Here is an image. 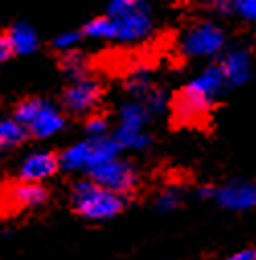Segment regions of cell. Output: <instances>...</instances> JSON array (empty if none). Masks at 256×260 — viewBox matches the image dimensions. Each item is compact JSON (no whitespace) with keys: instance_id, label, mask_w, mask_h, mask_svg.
Segmentation results:
<instances>
[{"instance_id":"obj_1","label":"cell","mask_w":256,"mask_h":260,"mask_svg":"<svg viewBox=\"0 0 256 260\" xmlns=\"http://www.w3.org/2000/svg\"><path fill=\"white\" fill-rule=\"evenodd\" d=\"M228 88L223 72L219 63H209V66L197 74L172 101V117L178 123H195L209 115L211 107L215 105L217 96Z\"/></svg>"},{"instance_id":"obj_2","label":"cell","mask_w":256,"mask_h":260,"mask_svg":"<svg viewBox=\"0 0 256 260\" xmlns=\"http://www.w3.org/2000/svg\"><path fill=\"white\" fill-rule=\"evenodd\" d=\"M72 205L76 213L88 221H107L123 211L125 197L99 186L90 178H84L72 188Z\"/></svg>"},{"instance_id":"obj_3","label":"cell","mask_w":256,"mask_h":260,"mask_svg":"<svg viewBox=\"0 0 256 260\" xmlns=\"http://www.w3.org/2000/svg\"><path fill=\"white\" fill-rule=\"evenodd\" d=\"M13 119L19 121L27 129V134L37 140H47L51 136H57L66 127L63 113L57 107H53L49 101L39 96L21 101L15 109Z\"/></svg>"},{"instance_id":"obj_4","label":"cell","mask_w":256,"mask_h":260,"mask_svg":"<svg viewBox=\"0 0 256 260\" xmlns=\"http://www.w3.org/2000/svg\"><path fill=\"white\" fill-rule=\"evenodd\" d=\"M119 144L111 138H88L82 142H76L72 146H68L63 150L57 160H59V168L68 170V172H78V170H92L99 164H105L113 158H119Z\"/></svg>"},{"instance_id":"obj_5","label":"cell","mask_w":256,"mask_h":260,"mask_svg":"<svg viewBox=\"0 0 256 260\" xmlns=\"http://www.w3.org/2000/svg\"><path fill=\"white\" fill-rule=\"evenodd\" d=\"M109 19L113 25V41L136 43L146 39L154 31V13H152L150 0H140L132 11H127L119 17H109Z\"/></svg>"},{"instance_id":"obj_6","label":"cell","mask_w":256,"mask_h":260,"mask_svg":"<svg viewBox=\"0 0 256 260\" xmlns=\"http://www.w3.org/2000/svg\"><path fill=\"white\" fill-rule=\"evenodd\" d=\"M226 47V33L211 21L188 27L180 39V51L186 57H215Z\"/></svg>"},{"instance_id":"obj_7","label":"cell","mask_w":256,"mask_h":260,"mask_svg":"<svg viewBox=\"0 0 256 260\" xmlns=\"http://www.w3.org/2000/svg\"><path fill=\"white\" fill-rule=\"evenodd\" d=\"M88 178L92 182H97L99 186L121 194V197L134 192L140 182V174H138L136 166L127 160H121V158H113L105 164L94 166L92 170H88Z\"/></svg>"},{"instance_id":"obj_8","label":"cell","mask_w":256,"mask_h":260,"mask_svg":"<svg viewBox=\"0 0 256 260\" xmlns=\"http://www.w3.org/2000/svg\"><path fill=\"white\" fill-rule=\"evenodd\" d=\"M103 101V86L92 78H78L61 94V107L70 115L88 117L92 115Z\"/></svg>"},{"instance_id":"obj_9","label":"cell","mask_w":256,"mask_h":260,"mask_svg":"<svg viewBox=\"0 0 256 260\" xmlns=\"http://www.w3.org/2000/svg\"><path fill=\"white\" fill-rule=\"evenodd\" d=\"M211 199L230 211H246L256 207V184L248 180H230L221 186H213Z\"/></svg>"},{"instance_id":"obj_10","label":"cell","mask_w":256,"mask_h":260,"mask_svg":"<svg viewBox=\"0 0 256 260\" xmlns=\"http://www.w3.org/2000/svg\"><path fill=\"white\" fill-rule=\"evenodd\" d=\"M217 63H219V68L223 72V78H226L228 88L242 86L252 76V57H250V51L246 47H234V49H230Z\"/></svg>"},{"instance_id":"obj_11","label":"cell","mask_w":256,"mask_h":260,"mask_svg":"<svg viewBox=\"0 0 256 260\" xmlns=\"http://www.w3.org/2000/svg\"><path fill=\"white\" fill-rule=\"evenodd\" d=\"M59 170V160L53 152L41 150V152H33L29 154L19 168V176L23 182H43L47 178H51L55 172Z\"/></svg>"},{"instance_id":"obj_12","label":"cell","mask_w":256,"mask_h":260,"mask_svg":"<svg viewBox=\"0 0 256 260\" xmlns=\"http://www.w3.org/2000/svg\"><path fill=\"white\" fill-rule=\"evenodd\" d=\"M49 199V192L39 182H19L7 192V201L17 209H35L45 205Z\"/></svg>"},{"instance_id":"obj_13","label":"cell","mask_w":256,"mask_h":260,"mask_svg":"<svg viewBox=\"0 0 256 260\" xmlns=\"http://www.w3.org/2000/svg\"><path fill=\"white\" fill-rule=\"evenodd\" d=\"M5 35L9 39V45L13 49V55H29V53H33L39 47L37 31L29 23H25V21L15 23Z\"/></svg>"},{"instance_id":"obj_14","label":"cell","mask_w":256,"mask_h":260,"mask_svg":"<svg viewBox=\"0 0 256 260\" xmlns=\"http://www.w3.org/2000/svg\"><path fill=\"white\" fill-rule=\"evenodd\" d=\"M150 111L140 101H130L119 109V125L121 129H132V132H144L150 123Z\"/></svg>"},{"instance_id":"obj_15","label":"cell","mask_w":256,"mask_h":260,"mask_svg":"<svg viewBox=\"0 0 256 260\" xmlns=\"http://www.w3.org/2000/svg\"><path fill=\"white\" fill-rule=\"evenodd\" d=\"M29 138L27 129L15 119H0V150L21 146Z\"/></svg>"},{"instance_id":"obj_16","label":"cell","mask_w":256,"mask_h":260,"mask_svg":"<svg viewBox=\"0 0 256 260\" xmlns=\"http://www.w3.org/2000/svg\"><path fill=\"white\" fill-rule=\"evenodd\" d=\"M154 86H156V84H154L152 74H150L148 68H138V70H134L130 76H127V80H125L127 92L134 96V101H140V103L146 99V94H148Z\"/></svg>"},{"instance_id":"obj_17","label":"cell","mask_w":256,"mask_h":260,"mask_svg":"<svg viewBox=\"0 0 256 260\" xmlns=\"http://www.w3.org/2000/svg\"><path fill=\"white\" fill-rule=\"evenodd\" d=\"M59 66H61V70L66 72L72 80H78V78H84L86 76L88 61H86V55L80 49H70V51H63L61 53Z\"/></svg>"},{"instance_id":"obj_18","label":"cell","mask_w":256,"mask_h":260,"mask_svg":"<svg viewBox=\"0 0 256 260\" xmlns=\"http://www.w3.org/2000/svg\"><path fill=\"white\" fill-rule=\"evenodd\" d=\"M82 35H84V37H90V39L113 41V25H111V19H109L107 15L94 17L92 21H88V23L84 25Z\"/></svg>"},{"instance_id":"obj_19","label":"cell","mask_w":256,"mask_h":260,"mask_svg":"<svg viewBox=\"0 0 256 260\" xmlns=\"http://www.w3.org/2000/svg\"><path fill=\"white\" fill-rule=\"evenodd\" d=\"M180 201H182L180 190H178L176 186H168V188H164V190L158 194L156 207H158V211L168 213V211H174V209L180 205Z\"/></svg>"},{"instance_id":"obj_20","label":"cell","mask_w":256,"mask_h":260,"mask_svg":"<svg viewBox=\"0 0 256 260\" xmlns=\"http://www.w3.org/2000/svg\"><path fill=\"white\" fill-rule=\"evenodd\" d=\"M82 37H84L82 31H63V33H59V35H55L51 39V45H53V49H57V51L63 53V51L76 49V45L80 43Z\"/></svg>"},{"instance_id":"obj_21","label":"cell","mask_w":256,"mask_h":260,"mask_svg":"<svg viewBox=\"0 0 256 260\" xmlns=\"http://www.w3.org/2000/svg\"><path fill=\"white\" fill-rule=\"evenodd\" d=\"M84 132H86L88 138H105L107 132H109V121H107V117L97 115V113L88 115L86 121H84Z\"/></svg>"},{"instance_id":"obj_22","label":"cell","mask_w":256,"mask_h":260,"mask_svg":"<svg viewBox=\"0 0 256 260\" xmlns=\"http://www.w3.org/2000/svg\"><path fill=\"white\" fill-rule=\"evenodd\" d=\"M232 15H240L244 21L256 25V0H230Z\"/></svg>"},{"instance_id":"obj_23","label":"cell","mask_w":256,"mask_h":260,"mask_svg":"<svg viewBox=\"0 0 256 260\" xmlns=\"http://www.w3.org/2000/svg\"><path fill=\"white\" fill-rule=\"evenodd\" d=\"M140 3V0H109V5H107V13L109 17H119L127 11H132L136 5Z\"/></svg>"},{"instance_id":"obj_24","label":"cell","mask_w":256,"mask_h":260,"mask_svg":"<svg viewBox=\"0 0 256 260\" xmlns=\"http://www.w3.org/2000/svg\"><path fill=\"white\" fill-rule=\"evenodd\" d=\"M203 5L211 11H215L217 15H223V17L232 15V3L230 0H203Z\"/></svg>"},{"instance_id":"obj_25","label":"cell","mask_w":256,"mask_h":260,"mask_svg":"<svg viewBox=\"0 0 256 260\" xmlns=\"http://www.w3.org/2000/svg\"><path fill=\"white\" fill-rule=\"evenodd\" d=\"M13 57V49L9 45V39L7 35H0V66H3L5 61H9Z\"/></svg>"},{"instance_id":"obj_26","label":"cell","mask_w":256,"mask_h":260,"mask_svg":"<svg viewBox=\"0 0 256 260\" xmlns=\"http://www.w3.org/2000/svg\"><path fill=\"white\" fill-rule=\"evenodd\" d=\"M226 260H256V248H244V250L228 256Z\"/></svg>"}]
</instances>
